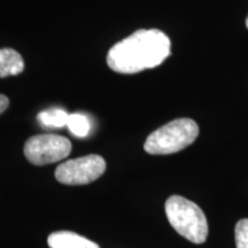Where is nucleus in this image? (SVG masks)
<instances>
[{"mask_svg": "<svg viewBox=\"0 0 248 248\" xmlns=\"http://www.w3.org/2000/svg\"><path fill=\"white\" fill-rule=\"evenodd\" d=\"M166 215L172 228L187 240L194 244L206 241L208 223L198 204L181 195H172L166 201Z\"/></svg>", "mask_w": 248, "mask_h": 248, "instance_id": "2", "label": "nucleus"}, {"mask_svg": "<svg viewBox=\"0 0 248 248\" xmlns=\"http://www.w3.org/2000/svg\"><path fill=\"white\" fill-rule=\"evenodd\" d=\"M24 69V61L21 54L13 48L0 49V78L15 76Z\"/></svg>", "mask_w": 248, "mask_h": 248, "instance_id": "7", "label": "nucleus"}, {"mask_svg": "<svg viewBox=\"0 0 248 248\" xmlns=\"http://www.w3.org/2000/svg\"><path fill=\"white\" fill-rule=\"evenodd\" d=\"M47 244L51 248H100L98 244L71 231H58L48 235Z\"/></svg>", "mask_w": 248, "mask_h": 248, "instance_id": "6", "label": "nucleus"}, {"mask_svg": "<svg viewBox=\"0 0 248 248\" xmlns=\"http://www.w3.org/2000/svg\"><path fill=\"white\" fill-rule=\"evenodd\" d=\"M199 126L191 119H177L148 136L144 150L152 155H167L184 150L197 139Z\"/></svg>", "mask_w": 248, "mask_h": 248, "instance_id": "3", "label": "nucleus"}, {"mask_svg": "<svg viewBox=\"0 0 248 248\" xmlns=\"http://www.w3.org/2000/svg\"><path fill=\"white\" fill-rule=\"evenodd\" d=\"M8 105H9L8 98L4 94H0V114L4 113V111L7 109Z\"/></svg>", "mask_w": 248, "mask_h": 248, "instance_id": "11", "label": "nucleus"}, {"mask_svg": "<svg viewBox=\"0 0 248 248\" xmlns=\"http://www.w3.org/2000/svg\"><path fill=\"white\" fill-rule=\"evenodd\" d=\"M169 37L157 29H141L116 43L107 54V64L119 74L140 73L160 66L170 55Z\"/></svg>", "mask_w": 248, "mask_h": 248, "instance_id": "1", "label": "nucleus"}, {"mask_svg": "<svg viewBox=\"0 0 248 248\" xmlns=\"http://www.w3.org/2000/svg\"><path fill=\"white\" fill-rule=\"evenodd\" d=\"M235 245L237 248H248V218H243L235 224Z\"/></svg>", "mask_w": 248, "mask_h": 248, "instance_id": "10", "label": "nucleus"}, {"mask_svg": "<svg viewBox=\"0 0 248 248\" xmlns=\"http://www.w3.org/2000/svg\"><path fill=\"white\" fill-rule=\"evenodd\" d=\"M106 170V161L97 154L73 159L61 163L55 170V178L66 185H85L98 179Z\"/></svg>", "mask_w": 248, "mask_h": 248, "instance_id": "5", "label": "nucleus"}, {"mask_svg": "<svg viewBox=\"0 0 248 248\" xmlns=\"http://www.w3.org/2000/svg\"><path fill=\"white\" fill-rule=\"evenodd\" d=\"M67 126L75 137L83 138L89 135L90 130H91V122L84 114H69Z\"/></svg>", "mask_w": 248, "mask_h": 248, "instance_id": "9", "label": "nucleus"}, {"mask_svg": "<svg viewBox=\"0 0 248 248\" xmlns=\"http://www.w3.org/2000/svg\"><path fill=\"white\" fill-rule=\"evenodd\" d=\"M71 152L70 140L59 135H37L29 138L24 145V155L35 166L59 162Z\"/></svg>", "mask_w": 248, "mask_h": 248, "instance_id": "4", "label": "nucleus"}, {"mask_svg": "<svg viewBox=\"0 0 248 248\" xmlns=\"http://www.w3.org/2000/svg\"><path fill=\"white\" fill-rule=\"evenodd\" d=\"M69 114L61 108H51L40 111L38 121L46 128H63L67 126Z\"/></svg>", "mask_w": 248, "mask_h": 248, "instance_id": "8", "label": "nucleus"}, {"mask_svg": "<svg viewBox=\"0 0 248 248\" xmlns=\"http://www.w3.org/2000/svg\"><path fill=\"white\" fill-rule=\"evenodd\" d=\"M246 26H247V28H248V17H247V20H246Z\"/></svg>", "mask_w": 248, "mask_h": 248, "instance_id": "12", "label": "nucleus"}]
</instances>
